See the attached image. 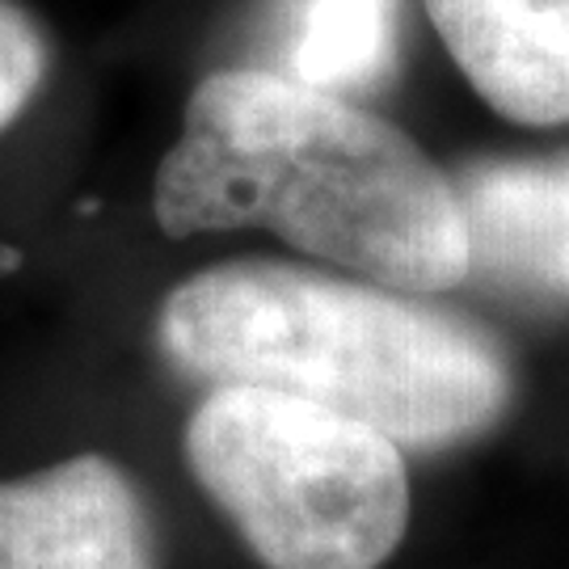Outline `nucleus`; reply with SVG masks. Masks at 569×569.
Returning <instances> with one entry per match:
<instances>
[{
	"instance_id": "obj_3",
	"label": "nucleus",
	"mask_w": 569,
	"mask_h": 569,
	"mask_svg": "<svg viewBox=\"0 0 569 569\" xmlns=\"http://www.w3.org/2000/svg\"><path fill=\"white\" fill-rule=\"evenodd\" d=\"M186 465L266 569H380L409 528L401 448L291 392L211 388Z\"/></svg>"
},
{
	"instance_id": "obj_2",
	"label": "nucleus",
	"mask_w": 569,
	"mask_h": 569,
	"mask_svg": "<svg viewBox=\"0 0 569 569\" xmlns=\"http://www.w3.org/2000/svg\"><path fill=\"white\" fill-rule=\"evenodd\" d=\"M173 363L220 385L291 392L388 435L448 448L486 435L515 401V363L493 329L427 296L317 266L224 262L161 308Z\"/></svg>"
},
{
	"instance_id": "obj_9",
	"label": "nucleus",
	"mask_w": 569,
	"mask_h": 569,
	"mask_svg": "<svg viewBox=\"0 0 569 569\" xmlns=\"http://www.w3.org/2000/svg\"><path fill=\"white\" fill-rule=\"evenodd\" d=\"M0 266H18V253L13 249H0Z\"/></svg>"
},
{
	"instance_id": "obj_1",
	"label": "nucleus",
	"mask_w": 569,
	"mask_h": 569,
	"mask_svg": "<svg viewBox=\"0 0 569 569\" xmlns=\"http://www.w3.org/2000/svg\"><path fill=\"white\" fill-rule=\"evenodd\" d=\"M164 237L266 228L355 279L435 296L468 279L451 173L363 106L224 68L199 81L152 182Z\"/></svg>"
},
{
	"instance_id": "obj_5",
	"label": "nucleus",
	"mask_w": 569,
	"mask_h": 569,
	"mask_svg": "<svg viewBox=\"0 0 569 569\" xmlns=\"http://www.w3.org/2000/svg\"><path fill=\"white\" fill-rule=\"evenodd\" d=\"M0 569H157L140 489L93 451L0 481Z\"/></svg>"
},
{
	"instance_id": "obj_4",
	"label": "nucleus",
	"mask_w": 569,
	"mask_h": 569,
	"mask_svg": "<svg viewBox=\"0 0 569 569\" xmlns=\"http://www.w3.org/2000/svg\"><path fill=\"white\" fill-rule=\"evenodd\" d=\"M468 279L545 308H569V148L477 157L451 173Z\"/></svg>"
},
{
	"instance_id": "obj_7",
	"label": "nucleus",
	"mask_w": 569,
	"mask_h": 569,
	"mask_svg": "<svg viewBox=\"0 0 569 569\" xmlns=\"http://www.w3.org/2000/svg\"><path fill=\"white\" fill-rule=\"evenodd\" d=\"M262 42L266 72L355 102L397 77L406 0H270Z\"/></svg>"
},
{
	"instance_id": "obj_8",
	"label": "nucleus",
	"mask_w": 569,
	"mask_h": 569,
	"mask_svg": "<svg viewBox=\"0 0 569 569\" xmlns=\"http://www.w3.org/2000/svg\"><path fill=\"white\" fill-rule=\"evenodd\" d=\"M51 47L42 26L18 0H0V131L21 119L47 81Z\"/></svg>"
},
{
	"instance_id": "obj_6",
	"label": "nucleus",
	"mask_w": 569,
	"mask_h": 569,
	"mask_svg": "<svg viewBox=\"0 0 569 569\" xmlns=\"http://www.w3.org/2000/svg\"><path fill=\"white\" fill-rule=\"evenodd\" d=\"M468 84L502 119L569 122V0H422Z\"/></svg>"
}]
</instances>
